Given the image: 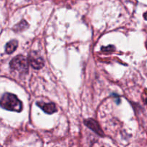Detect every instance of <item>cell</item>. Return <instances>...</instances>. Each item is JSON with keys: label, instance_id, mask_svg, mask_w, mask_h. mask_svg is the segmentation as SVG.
<instances>
[{"label": "cell", "instance_id": "cell-1", "mask_svg": "<svg viewBox=\"0 0 147 147\" xmlns=\"http://www.w3.org/2000/svg\"><path fill=\"white\" fill-rule=\"evenodd\" d=\"M1 107L7 111L21 112L22 111V103L15 95L5 93L1 98Z\"/></svg>", "mask_w": 147, "mask_h": 147}, {"label": "cell", "instance_id": "cell-2", "mask_svg": "<svg viewBox=\"0 0 147 147\" xmlns=\"http://www.w3.org/2000/svg\"><path fill=\"white\" fill-rule=\"evenodd\" d=\"M28 63V59L26 58L24 56L20 55L14 57L10 61L9 66L10 68L13 70H16L20 73H27L29 68Z\"/></svg>", "mask_w": 147, "mask_h": 147}, {"label": "cell", "instance_id": "cell-3", "mask_svg": "<svg viewBox=\"0 0 147 147\" xmlns=\"http://www.w3.org/2000/svg\"><path fill=\"white\" fill-rule=\"evenodd\" d=\"M27 59L30 65L36 70H40L44 66V60L38 52H30Z\"/></svg>", "mask_w": 147, "mask_h": 147}, {"label": "cell", "instance_id": "cell-4", "mask_svg": "<svg viewBox=\"0 0 147 147\" xmlns=\"http://www.w3.org/2000/svg\"><path fill=\"white\" fill-rule=\"evenodd\" d=\"M84 123L89 128V129H91L93 131H94L95 133L98 134L99 136H104V134H103V130H102L101 127H100L99 123H98L96 120H94V119H88L85 120Z\"/></svg>", "mask_w": 147, "mask_h": 147}, {"label": "cell", "instance_id": "cell-5", "mask_svg": "<svg viewBox=\"0 0 147 147\" xmlns=\"http://www.w3.org/2000/svg\"><path fill=\"white\" fill-rule=\"evenodd\" d=\"M36 105L47 114H53L57 112V108L55 104L53 103H44V102L38 101L36 103Z\"/></svg>", "mask_w": 147, "mask_h": 147}, {"label": "cell", "instance_id": "cell-6", "mask_svg": "<svg viewBox=\"0 0 147 147\" xmlns=\"http://www.w3.org/2000/svg\"><path fill=\"white\" fill-rule=\"evenodd\" d=\"M17 46H18V41L17 40H10L6 45L5 52L7 54H11L15 51L16 49L17 48Z\"/></svg>", "mask_w": 147, "mask_h": 147}, {"label": "cell", "instance_id": "cell-7", "mask_svg": "<svg viewBox=\"0 0 147 147\" xmlns=\"http://www.w3.org/2000/svg\"><path fill=\"white\" fill-rule=\"evenodd\" d=\"M28 27L29 24H27V22L25 20H22L20 22H19L18 24H17L13 27V30H14V31L17 32H20L23 31V30H25L26 29L28 28Z\"/></svg>", "mask_w": 147, "mask_h": 147}, {"label": "cell", "instance_id": "cell-8", "mask_svg": "<svg viewBox=\"0 0 147 147\" xmlns=\"http://www.w3.org/2000/svg\"><path fill=\"white\" fill-rule=\"evenodd\" d=\"M115 50V47L113 45H109L107 47H101V51L104 52V53H107V52H113Z\"/></svg>", "mask_w": 147, "mask_h": 147}, {"label": "cell", "instance_id": "cell-9", "mask_svg": "<svg viewBox=\"0 0 147 147\" xmlns=\"http://www.w3.org/2000/svg\"><path fill=\"white\" fill-rule=\"evenodd\" d=\"M144 20H147V11L144 14Z\"/></svg>", "mask_w": 147, "mask_h": 147}, {"label": "cell", "instance_id": "cell-10", "mask_svg": "<svg viewBox=\"0 0 147 147\" xmlns=\"http://www.w3.org/2000/svg\"><path fill=\"white\" fill-rule=\"evenodd\" d=\"M146 49H147V41H146Z\"/></svg>", "mask_w": 147, "mask_h": 147}]
</instances>
